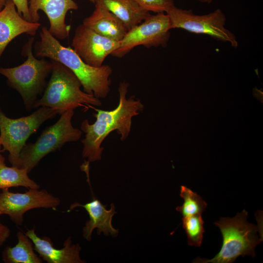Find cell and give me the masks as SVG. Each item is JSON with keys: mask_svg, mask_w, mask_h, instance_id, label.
I'll use <instances>...</instances> for the list:
<instances>
[{"mask_svg": "<svg viewBox=\"0 0 263 263\" xmlns=\"http://www.w3.org/2000/svg\"><path fill=\"white\" fill-rule=\"evenodd\" d=\"M129 86V83L125 81L120 82L118 89L119 103L113 110H102L87 105L96 112L93 114L96 120L91 124L85 119L80 126L81 131L85 133L81 142L83 146L82 156L87 159L86 163L101 160L104 149L101 144L111 132L117 131L120 135V140H125L131 130L132 117L144 109V105L140 99L134 96L127 98Z\"/></svg>", "mask_w": 263, "mask_h": 263, "instance_id": "cell-1", "label": "cell"}, {"mask_svg": "<svg viewBox=\"0 0 263 263\" xmlns=\"http://www.w3.org/2000/svg\"><path fill=\"white\" fill-rule=\"evenodd\" d=\"M25 234L31 240L34 249L42 260L48 263H83L80 257L81 248L77 244H73L71 238H68L63 243V247L56 248L50 238H40L34 229H28Z\"/></svg>", "mask_w": 263, "mask_h": 263, "instance_id": "cell-14", "label": "cell"}, {"mask_svg": "<svg viewBox=\"0 0 263 263\" xmlns=\"http://www.w3.org/2000/svg\"><path fill=\"white\" fill-rule=\"evenodd\" d=\"M51 60L52 68L50 79L34 108L47 107L60 111L61 114L84 105H102L99 99L81 90L80 81L70 69L58 61Z\"/></svg>", "mask_w": 263, "mask_h": 263, "instance_id": "cell-4", "label": "cell"}, {"mask_svg": "<svg viewBox=\"0 0 263 263\" xmlns=\"http://www.w3.org/2000/svg\"><path fill=\"white\" fill-rule=\"evenodd\" d=\"M28 7L30 21L38 22V11H42L49 21V31L55 38L61 40L70 33V26L65 22L67 12L78 8L74 0H29Z\"/></svg>", "mask_w": 263, "mask_h": 263, "instance_id": "cell-12", "label": "cell"}, {"mask_svg": "<svg viewBox=\"0 0 263 263\" xmlns=\"http://www.w3.org/2000/svg\"><path fill=\"white\" fill-rule=\"evenodd\" d=\"M183 227L187 236L188 244L190 246L199 247L205 232L204 222L201 214L182 218Z\"/></svg>", "mask_w": 263, "mask_h": 263, "instance_id": "cell-21", "label": "cell"}, {"mask_svg": "<svg viewBox=\"0 0 263 263\" xmlns=\"http://www.w3.org/2000/svg\"><path fill=\"white\" fill-rule=\"evenodd\" d=\"M25 169L8 167L4 157L0 153V189L23 187L27 188H39L40 186L28 176Z\"/></svg>", "mask_w": 263, "mask_h": 263, "instance_id": "cell-19", "label": "cell"}, {"mask_svg": "<svg viewBox=\"0 0 263 263\" xmlns=\"http://www.w3.org/2000/svg\"><path fill=\"white\" fill-rule=\"evenodd\" d=\"M248 212L244 209L233 218L223 217L215 222L223 236L219 253L212 259L197 257L193 263H231L240 256H255V248L262 241L257 234L258 226L247 221Z\"/></svg>", "mask_w": 263, "mask_h": 263, "instance_id": "cell-5", "label": "cell"}, {"mask_svg": "<svg viewBox=\"0 0 263 263\" xmlns=\"http://www.w3.org/2000/svg\"><path fill=\"white\" fill-rule=\"evenodd\" d=\"M74 114L73 109L63 112L56 123L42 131L35 142L26 143L20 151L18 168L29 173L49 153L60 149L67 142L79 140L82 132L72 125Z\"/></svg>", "mask_w": 263, "mask_h": 263, "instance_id": "cell-6", "label": "cell"}, {"mask_svg": "<svg viewBox=\"0 0 263 263\" xmlns=\"http://www.w3.org/2000/svg\"><path fill=\"white\" fill-rule=\"evenodd\" d=\"M1 215H2V214H1V212H0V216Z\"/></svg>", "mask_w": 263, "mask_h": 263, "instance_id": "cell-29", "label": "cell"}, {"mask_svg": "<svg viewBox=\"0 0 263 263\" xmlns=\"http://www.w3.org/2000/svg\"><path fill=\"white\" fill-rule=\"evenodd\" d=\"M96 1L101 3L118 18L128 30L141 23L150 15L135 0H96Z\"/></svg>", "mask_w": 263, "mask_h": 263, "instance_id": "cell-17", "label": "cell"}, {"mask_svg": "<svg viewBox=\"0 0 263 263\" xmlns=\"http://www.w3.org/2000/svg\"><path fill=\"white\" fill-rule=\"evenodd\" d=\"M10 233L11 231L9 227L0 222V246L8 238Z\"/></svg>", "mask_w": 263, "mask_h": 263, "instance_id": "cell-24", "label": "cell"}, {"mask_svg": "<svg viewBox=\"0 0 263 263\" xmlns=\"http://www.w3.org/2000/svg\"><path fill=\"white\" fill-rule=\"evenodd\" d=\"M196 0L203 2V3H208V4L211 3L212 1V0Z\"/></svg>", "mask_w": 263, "mask_h": 263, "instance_id": "cell-26", "label": "cell"}, {"mask_svg": "<svg viewBox=\"0 0 263 263\" xmlns=\"http://www.w3.org/2000/svg\"><path fill=\"white\" fill-rule=\"evenodd\" d=\"M7 0H0V11L3 8Z\"/></svg>", "mask_w": 263, "mask_h": 263, "instance_id": "cell-25", "label": "cell"}, {"mask_svg": "<svg viewBox=\"0 0 263 263\" xmlns=\"http://www.w3.org/2000/svg\"><path fill=\"white\" fill-rule=\"evenodd\" d=\"M145 10L155 13H166L174 6V0H135Z\"/></svg>", "mask_w": 263, "mask_h": 263, "instance_id": "cell-22", "label": "cell"}, {"mask_svg": "<svg viewBox=\"0 0 263 263\" xmlns=\"http://www.w3.org/2000/svg\"><path fill=\"white\" fill-rule=\"evenodd\" d=\"M17 237V244L3 250V261L5 263H42L43 260L36 253L32 241L25 233L19 231Z\"/></svg>", "mask_w": 263, "mask_h": 263, "instance_id": "cell-18", "label": "cell"}, {"mask_svg": "<svg viewBox=\"0 0 263 263\" xmlns=\"http://www.w3.org/2000/svg\"><path fill=\"white\" fill-rule=\"evenodd\" d=\"M40 26L39 22L26 20L17 11L12 0H7L0 11V58L8 44L20 35L34 37Z\"/></svg>", "mask_w": 263, "mask_h": 263, "instance_id": "cell-13", "label": "cell"}, {"mask_svg": "<svg viewBox=\"0 0 263 263\" xmlns=\"http://www.w3.org/2000/svg\"><path fill=\"white\" fill-rule=\"evenodd\" d=\"M111 206V209L107 210L106 206L94 196L93 200L85 204L76 202L71 205L70 210L80 207H83L89 214V220L86 222L83 228V237L87 241H91L92 232L95 228L97 229L98 234L103 232L105 235L117 236L118 231L112 225V218L116 212L113 204L112 203Z\"/></svg>", "mask_w": 263, "mask_h": 263, "instance_id": "cell-15", "label": "cell"}, {"mask_svg": "<svg viewBox=\"0 0 263 263\" xmlns=\"http://www.w3.org/2000/svg\"><path fill=\"white\" fill-rule=\"evenodd\" d=\"M180 196L183 199L182 206L176 209L183 217L201 214L205 210L207 204L197 193L185 186H181Z\"/></svg>", "mask_w": 263, "mask_h": 263, "instance_id": "cell-20", "label": "cell"}, {"mask_svg": "<svg viewBox=\"0 0 263 263\" xmlns=\"http://www.w3.org/2000/svg\"><path fill=\"white\" fill-rule=\"evenodd\" d=\"M39 36L40 39L34 45L35 56L58 61L68 68L78 78L86 93L98 99L108 96L113 72L109 65L96 67L87 64L72 48L63 46L46 27H42Z\"/></svg>", "mask_w": 263, "mask_h": 263, "instance_id": "cell-2", "label": "cell"}, {"mask_svg": "<svg viewBox=\"0 0 263 263\" xmlns=\"http://www.w3.org/2000/svg\"><path fill=\"white\" fill-rule=\"evenodd\" d=\"M60 204L59 198L39 188H29L24 193H15L9 188L2 189L0 193V211L7 215L16 225H20L27 211L37 208L56 210Z\"/></svg>", "mask_w": 263, "mask_h": 263, "instance_id": "cell-10", "label": "cell"}, {"mask_svg": "<svg viewBox=\"0 0 263 263\" xmlns=\"http://www.w3.org/2000/svg\"><path fill=\"white\" fill-rule=\"evenodd\" d=\"M94 4L93 12L83 20L82 24L100 35L120 42L126 35L128 29L101 3L96 1Z\"/></svg>", "mask_w": 263, "mask_h": 263, "instance_id": "cell-16", "label": "cell"}, {"mask_svg": "<svg viewBox=\"0 0 263 263\" xmlns=\"http://www.w3.org/2000/svg\"><path fill=\"white\" fill-rule=\"evenodd\" d=\"M34 37L30 38L22 47L21 55L27 57L22 64L12 68H0V74L19 93L28 111L34 109L38 96L44 92L52 68L51 60L38 59L34 55Z\"/></svg>", "mask_w": 263, "mask_h": 263, "instance_id": "cell-3", "label": "cell"}, {"mask_svg": "<svg viewBox=\"0 0 263 263\" xmlns=\"http://www.w3.org/2000/svg\"><path fill=\"white\" fill-rule=\"evenodd\" d=\"M119 43L98 34L81 24L75 30L71 45L85 63L98 67L103 65L108 55L118 48Z\"/></svg>", "mask_w": 263, "mask_h": 263, "instance_id": "cell-11", "label": "cell"}, {"mask_svg": "<svg viewBox=\"0 0 263 263\" xmlns=\"http://www.w3.org/2000/svg\"><path fill=\"white\" fill-rule=\"evenodd\" d=\"M91 2L95 3L96 0H89Z\"/></svg>", "mask_w": 263, "mask_h": 263, "instance_id": "cell-28", "label": "cell"}, {"mask_svg": "<svg viewBox=\"0 0 263 263\" xmlns=\"http://www.w3.org/2000/svg\"><path fill=\"white\" fill-rule=\"evenodd\" d=\"M170 22L168 15L164 12L150 15L141 23L128 30L120 41L119 46L111 55L121 58L135 47L167 46L170 37Z\"/></svg>", "mask_w": 263, "mask_h": 263, "instance_id": "cell-9", "label": "cell"}, {"mask_svg": "<svg viewBox=\"0 0 263 263\" xmlns=\"http://www.w3.org/2000/svg\"><path fill=\"white\" fill-rule=\"evenodd\" d=\"M60 111L41 106L31 114L13 119L7 117L0 108V141L2 151L9 152L12 166H19L20 151L26 141L46 121L54 118Z\"/></svg>", "mask_w": 263, "mask_h": 263, "instance_id": "cell-7", "label": "cell"}, {"mask_svg": "<svg viewBox=\"0 0 263 263\" xmlns=\"http://www.w3.org/2000/svg\"><path fill=\"white\" fill-rule=\"evenodd\" d=\"M1 143H0V153L2 151V150H1Z\"/></svg>", "mask_w": 263, "mask_h": 263, "instance_id": "cell-27", "label": "cell"}, {"mask_svg": "<svg viewBox=\"0 0 263 263\" xmlns=\"http://www.w3.org/2000/svg\"><path fill=\"white\" fill-rule=\"evenodd\" d=\"M166 13L169 18L170 29L179 28L194 34H205L228 42L233 47L238 46L236 36L225 27L226 17L220 9L207 14L197 15L191 10L178 8L174 5Z\"/></svg>", "mask_w": 263, "mask_h": 263, "instance_id": "cell-8", "label": "cell"}, {"mask_svg": "<svg viewBox=\"0 0 263 263\" xmlns=\"http://www.w3.org/2000/svg\"><path fill=\"white\" fill-rule=\"evenodd\" d=\"M18 12L26 20L30 21L29 13L28 0H12Z\"/></svg>", "mask_w": 263, "mask_h": 263, "instance_id": "cell-23", "label": "cell"}]
</instances>
